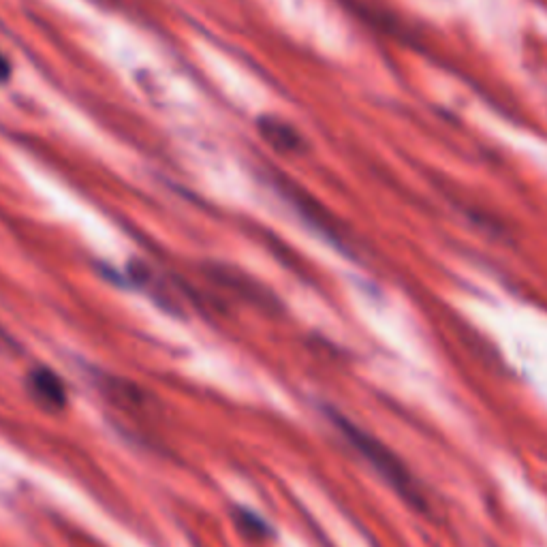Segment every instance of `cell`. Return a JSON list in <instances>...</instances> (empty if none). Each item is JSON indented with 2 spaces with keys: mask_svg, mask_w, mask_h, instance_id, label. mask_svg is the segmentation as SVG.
I'll use <instances>...</instances> for the list:
<instances>
[{
  "mask_svg": "<svg viewBox=\"0 0 547 547\" xmlns=\"http://www.w3.org/2000/svg\"><path fill=\"white\" fill-rule=\"evenodd\" d=\"M278 189L280 193H283L295 208L300 210V214L306 218V221L312 225V227H317L321 229L327 238L330 240H336L340 238V231L336 227V221L332 218V214L327 212L319 201L312 199L308 193H304L302 189H298V186L291 184L289 178H278Z\"/></svg>",
  "mask_w": 547,
  "mask_h": 547,
  "instance_id": "7a4b0ae2",
  "label": "cell"
},
{
  "mask_svg": "<svg viewBox=\"0 0 547 547\" xmlns=\"http://www.w3.org/2000/svg\"><path fill=\"white\" fill-rule=\"evenodd\" d=\"M236 522L244 530V533H248L250 537H261L263 539V537L270 535V526L265 524V520H261L257 513L248 511V509H238Z\"/></svg>",
  "mask_w": 547,
  "mask_h": 547,
  "instance_id": "52a82bcc",
  "label": "cell"
},
{
  "mask_svg": "<svg viewBox=\"0 0 547 547\" xmlns=\"http://www.w3.org/2000/svg\"><path fill=\"white\" fill-rule=\"evenodd\" d=\"M208 272L216 280V283L225 287L227 291L240 295V298H244L248 302H255L259 306L268 308V304H270L268 291L259 287L255 280H250L244 272H240L236 268H229V265H212Z\"/></svg>",
  "mask_w": 547,
  "mask_h": 547,
  "instance_id": "5b68a950",
  "label": "cell"
},
{
  "mask_svg": "<svg viewBox=\"0 0 547 547\" xmlns=\"http://www.w3.org/2000/svg\"><path fill=\"white\" fill-rule=\"evenodd\" d=\"M9 77H11V62L3 52H0V84L7 82Z\"/></svg>",
  "mask_w": 547,
  "mask_h": 547,
  "instance_id": "ba28073f",
  "label": "cell"
},
{
  "mask_svg": "<svg viewBox=\"0 0 547 547\" xmlns=\"http://www.w3.org/2000/svg\"><path fill=\"white\" fill-rule=\"evenodd\" d=\"M28 389L45 409L62 411L67 406V387L50 368L39 366L28 374Z\"/></svg>",
  "mask_w": 547,
  "mask_h": 547,
  "instance_id": "277c9868",
  "label": "cell"
},
{
  "mask_svg": "<svg viewBox=\"0 0 547 547\" xmlns=\"http://www.w3.org/2000/svg\"><path fill=\"white\" fill-rule=\"evenodd\" d=\"M101 392L114 404L129 406V409H133V411L135 409H146L148 411V402H150L148 392H144L142 387H137L131 381H124V379H118V377H105L101 381Z\"/></svg>",
  "mask_w": 547,
  "mask_h": 547,
  "instance_id": "8992f818",
  "label": "cell"
},
{
  "mask_svg": "<svg viewBox=\"0 0 547 547\" xmlns=\"http://www.w3.org/2000/svg\"><path fill=\"white\" fill-rule=\"evenodd\" d=\"M327 417L332 419V424L353 445V449L359 453V456H362L374 468V471L383 477L387 486L392 488L402 500H406V503L415 507L417 511L428 509L426 498L424 494H421L417 481L413 479L409 468L402 464V460L392 449H389L385 443H381L377 436H372L364 428L353 424V421L347 419L345 415L327 409Z\"/></svg>",
  "mask_w": 547,
  "mask_h": 547,
  "instance_id": "6da1fadb",
  "label": "cell"
},
{
  "mask_svg": "<svg viewBox=\"0 0 547 547\" xmlns=\"http://www.w3.org/2000/svg\"><path fill=\"white\" fill-rule=\"evenodd\" d=\"M257 131L263 142L278 154H302L306 150L302 133L280 116H261L257 120Z\"/></svg>",
  "mask_w": 547,
  "mask_h": 547,
  "instance_id": "3957f363",
  "label": "cell"
}]
</instances>
